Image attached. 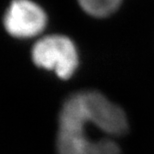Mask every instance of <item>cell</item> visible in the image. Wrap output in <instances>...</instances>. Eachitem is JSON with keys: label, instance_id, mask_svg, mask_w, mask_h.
<instances>
[{"label": "cell", "instance_id": "3", "mask_svg": "<svg viewBox=\"0 0 154 154\" xmlns=\"http://www.w3.org/2000/svg\"><path fill=\"white\" fill-rule=\"evenodd\" d=\"M47 22L44 10L28 0L13 1L4 16V26L9 34L17 38H29L38 35Z\"/></svg>", "mask_w": 154, "mask_h": 154}, {"label": "cell", "instance_id": "1", "mask_svg": "<svg viewBox=\"0 0 154 154\" xmlns=\"http://www.w3.org/2000/svg\"><path fill=\"white\" fill-rule=\"evenodd\" d=\"M89 120L91 118L83 92H76L67 98L59 112L58 154H121L119 146L109 138H89L86 132Z\"/></svg>", "mask_w": 154, "mask_h": 154}, {"label": "cell", "instance_id": "4", "mask_svg": "<svg viewBox=\"0 0 154 154\" xmlns=\"http://www.w3.org/2000/svg\"><path fill=\"white\" fill-rule=\"evenodd\" d=\"M81 8L86 13L96 18H105L118 10L122 2L120 0H81Z\"/></svg>", "mask_w": 154, "mask_h": 154}, {"label": "cell", "instance_id": "2", "mask_svg": "<svg viewBox=\"0 0 154 154\" xmlns=\"http://www.w3.org/2000/svg\"><path fill=\"white\" fill-rule=\"evenodd\" d=\"M31 55L36 65L53 70L62 79L70 78L78 66V53L74 43L63 35H48L38 40Z\"/></svg>", "mask_w": 154, "mask_h": 154}]
</instances>
